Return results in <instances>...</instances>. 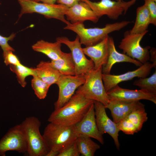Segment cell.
<instances>
[{"label": "cell", "instance_id": "obj_1", "mask_svg": "<svg viewBox=\"0 0 156 156\" xmlns=\"http://www.w3.org/2000/svg\"><path fill=\"white\" fill-rule=\"evenodd\" d=\"M94 101L75 93L63 106L54 110L48 121L64 125H74L83 118Z\"/></svg>", "mask_w": 156, "mask_h": 156}, {"label": "cell", "instance_id": "obj_2", "mask_svg": "<svg viewBox=\"0 0 156 156\" xmlns=\"http://www.w3.org/2000/svg\"><path fill=\"white\" fill-rule=\"evenodd\" d=\"M131 22L129 21H124L107 24L102 28H86L83 22L70 23L66 25L64 29L75 33L79 38L81 44L88 47L97 44L108 36L109 34L121 29Z\"/></svg>", "mask_w": 156, "mask_h": 156}, {"label": "cell", "instance_id": "obj_3", "mask_svg": "<svg viewBox=\"0 0 156 156\" xmlns=\"http://www.w3.org/2000/svg\"><path fill=\"white\" fill-rule=\"evenodd\" d=\"M43 137L49 150L59 153L71 145L78 136L75 126L49 122L45 127Z\"/></svg>", "mask_w": 156, "mask_h": 156}, {"label": "cell", "instance_id": "obj_4", "mask_svg": "<svg viewBox=\"0 0 156 156\" xmlns=\"http://www.w3.org/2000/svg\"><path fill=\"white\" fill-rule=\"evenodd\" d=\"M102 68L101 66L84 75L85 81L77 88L75 93L81 94L86 99L99 102L106 107L109 98L104 86Z\"/></svg>", "mask_w": 156, "mask_h": 156}, {"label": "cell", "instance_id": "obj_5", "mask_svg": "<svg viewBox=\"0 0 156 156\" xmlns=\"http://www.w3.org/2000/svg\"><path fill=\"white\" fill-rule=\"evenodd\" d=\"M26 138L27 152L29 156H46L49 150L40 132L41 123L34 116L26 118L21 123Z\"/></svg>", "mask_w": 156, "mask_h": 156}, {"label": "cell", "instance_id": "obj_6", "mask_svg": "<svg viewBox=\"0 0 156 156\" xmlns=\"http://www.w3.org/2000/svg\"><path fill=\"white\" fill-rule=\"evenodd\" d=\"M21 9L19 18L26 14L38 13L48 18H53L60 21L67 25L70 22L65 18V14L68 7L58 4H47L30 0H17Z\"/></svg>", "mask_w": 156, "mask_h": 156}, {"label": "cell", "instance_id": "obj_7", "mask_svg": "<svg viewBox=\"0 0 156 156\" xmlns=\"http://www.w3.org/2000/svg\"><path fill=\"white\" fill-rule=\"evenodd\" d=\"M148 32L147 30L142 33L133 34L127 31L120 43L119 48L123 51V53L126 54L142 64L145 63L150 60L149 50L151 47L148 46L143 47L140 45V42Z\"/></svg>", "mask_w": 156, "mask_h": 156}, {"label": "cell", "instance_id": "obj_8", "mask_svg": "<svg viewBox=\"0 0 156 156\" xmlns=\"http://www.w3.org/2000/svg\"><path fill=\"white\" fill-rule=\"evenodd\" d=\"M56 41L66 45L70 49L75 65V75H85L94 69L93 62L86 57L77 36L73 41L65 36L57 37Z\"/></svg>", "mask_w": 156, "mask_h": 156}, {"label": "cell", "instance_id": "obj_9", "mask_svg": "<svg viewBox=\"0 0 156 156\" xmlns=\"http://www.w3.org/2000/svg\"><path fill=\"white\" fill-rule=\"evenodd\" d=\"M27 145L21 124L11 128L0 140V155L5 156L8 151L27 152Z\"/></svg>", "mask_w": 156, "mask_h": 156}, {"label": "cell", "instance_id": "obj_10", "mask_svg": "<svg viewBox=\"0 0 156 156\" xmlns=\"http://www.w3.org/2000/svg\"><path fill=\"white\" fill-rule=\"evenodd\" d=\"M84 75H62L56 83L59 88L58 99L54 103L55 109L65 105L74 94L76 90L84 83Z\"/></svg>", "mask_w": 156, "mask_h": 156}, {"label": "cell", "instance_id": "obj_11", "mask_svg": "<svg viewBox=\"0 0 156 156\" xmlns=\"http://www.w3.org/2000/svg\"><path fill=\"white\" fill-rule=\"evenodd\" d=\"M153 68H155L154 65L148 61L137 69L122 74L114 75L102 73V79L105 90L107 92L119 83L131 80L135 77H146Z\"/></svg>", "mask_w": 156, "mask_h": 156}, {"label": "cell", "instance_id": "obj_12", "mask_svg": "<svg viewBox=\"0 0 156 156\" xmlns=\"http://www.w3.org/2000/svg\"><path fill=\"white\" fill-rule=\"evenodd\" d=\"M94 104L96 123L99 132L102 135L107 133L111 136L116 148L119 150L120 144L118 137L120 130L117 124L108 117L106 112V108L103 104L96 101H94Z\"/></svg>", "mask_w": 156, "mask_h": 156}, {"label": "cell", "instance_id": "obj_13", "mask_svg": "<svg viewBox=\"0 0 156 156\" xmlns=\"http://www.w3.org/2000/svg\"><path fill=\"white\" fill-rule=\"evenodd\" d=\"M82 1L89 5L99 18L105 15L111 19L116 20L124 12L125 1L121 0H101L97 2L90 0Z\"/></svg>", "mask_w": 156, "mask_h": 156}, {"label": "cell", "instance_id": "obj_14", "mask_svg": "<svg viewBox=\"0 0 156 156\" xmlns=\"http://www.w3.org/2000/svg\"><path fill=\"white\" fill-rule=\"evenodd\" d=\"M75 126L78 136L94 138L101 144H104L103 135L99 132L96 123L94 103L83 118Z\"/></svg>", "mask_w": 156, "mask_h": 156}, {"label": "cell", "instance_id": "obj_15", "mask_svg": "<svg viewBox=\"0 0 156 156\" xmlns=\"http://www.w3.org/2000/svg\"><path fill=\"white\" fill-rule=\"evenodd\" d=\"M109 99L127 101L147 100L156 104V94L140 90H132L123 88L118 85L107 92Z\"/></svg>", "mask_w": 156, "mask_h": 156}, {"label": "cell", "instance_id": "obj_16", "mask_svg": "<svg viewBox=\"0 0 156 156\" xmlns=\"http://www.w3.org/2000/svg\"><path fill=\"white\" fill-rule=\"evenodd\" d=\"M144 106L140 101H127L109 99L106 108L111 112L113 121L116 123L126 118L133 111Z\"/></svg>", "mask_w": 156, "mask_h": 156}, {"label": "cell", "instance_id": "obj_17", "mask_svg": "<svg viewBox=\"0 0 156 156\" xmlns=\"http://www.w3.org/2000/svg\"><path fill=\"white\" fill-rule=\"evenodd\" d=\"M66 20L71 23L79 22H83L89 21L97 23L99 18L89 5L86 2L81 1L68 7L65 14Z\"/></svg>", "mask_w": 156, "mask_h": 156}, {"label": "cell", "instance_id": "obj_18", "mask_svg": "<svg viewBox=\"0 0 156 156\" xmlns=\"http://www.w3.org/2000/svg\"><path fill=\"white\" fill-rule=\"evenodd\" d=\"M109 36L99 42L82 48L85 55L90 57L94 64V69L103 66L106 63L109 54Z\"/></svg>", "mask_w": 156, "mask_h": 156}, {"label": "cell", "instance_id": "obj_19", "mask_svg": "<svg viewBox=\"0 0 156 156\" xmlns=\"http://www.w3.org/2000/svg\"><path fill=\"white\" fill-rule=\"evenodd\" d=\"M109 54L106 63L102 66L103 73L110 74L113 66L117 63L126 62L140 66L142 64L125 54L118 52L116 48L113 38L109 36Z\"/></svg>", "mask_w": 156, "mask_h": 156}, {"label": "cell", "instance_id": "obj_20", "mask_svg": "<svg viewBox=\"0 0 156 156\" xmlns=\"http://www.w3.org/2000/svg\"><path fill=\"white\" fill-rule=\"evenodd\" d=\"M61 44L57 41L51 42L40 40L34 44L32 48L34 51L42 53L54 60L61 58L64 53L61 50Z\"/></svg>", "mask_w": 156, "mask_h": 156}, {"label": "cell", "instance_id": "obj_21", "mask_svg": "<svg viewBox=\"0 0 156 156\" xmlns=\"http://www.w3.org/2000/svg\"><path fill=\"white\" fill-rule=\"evenodd\" d=\"M35 69L36 76L50 86L55 84L62 75L49 61H40Z\"/></svg>", "mask_w": 156, "mask_h": 156}, {"label": "cell", "instance_id": "obj_22", "mask_svg": "<svg viewBox=\"0 0 156 156\" xmlns=\"http://www.w3.org/2000/svg\"><path fill=\"white\" fill-rule=\"evenodd\" d=\"M136 15L134 25L129 31L131 34L140 33L147 30L151 24V17L148 9L145 4L138 7L136 9Z\"/></svg>", "mask_w": 156, "mask_h": 156}, {"label": "cell", "instance_id": "obj_23", "mask_svg": "<svg viewBox=\"0 0 156 156\" xmlns=\"http://www.w3.org/2000/svg\"><path fill=\"white\" fill-rule=\"evenodd\" d=\"M51 66L63 75H75V65L71 53H64L62 57L50 62Z\"/></svg>", "mask_w": 156, "mask_h": 156}, {"label": "cell", "instance_id": "obj_24", "mask_svg": "<svg viewBox=\"0 0 156 156\" xmlns=\"http://www.w3.org/2000/svg\"><path fill=\"white\" fill-rule=\"evenodd\" d=\"M76 142L78 151L83 156H94L96 151L100 147L99 145L88 137L79 136Z\"/></svg>", "mask_w": 156, "mask_h": 156}, {"label": "cell", "instance_id": "obj_25", "mask_svg": "<svg viewBox=\"0 0 156 156\" xmlns=\"http://www.w3.org/2000/svg\"><path fill=\"white\" fill-rule=\"evenodd\" d=\"M10 68L12 71L16 74L18 82L23 88L25 87L27 84L25 81L27 77L36 75L35 68L28 67L21 63L16 65H10Z\"/></svg>", "mask_w": 156, "mask_h": 156}, {"label": "cell", "instance_id": "obj_26", "mask_svg": "<svg viewBox=\"0 0 156 156\" xmlns=\"http://www.w3.org/2000/svg\"><path fill=\"white\" fill-rule=\"evenodd\" d=\"M133 84L141 89L156 94V70L149 77L139 78L134 81Z\"/></svg>", "mask_w": 156, "mask_h": 156}, {"label": "cell", "instance_id": "obj_27", "mask_svg": "<svg viewBox=\"0 0 156 156\" xmlns=\"http://www.w3.org/2000/svg\"><path fill=\"white\" fill-rule=\"evenodd\" d=\"M126 118L135 125L138 131L141 129L143 124L148 119L144 106L133 111Z\"/></svg>", "mask_w": 156, "mask_h": 156}, {"label": "cell", "instance_id": "obj_28", "mask_svg": "<svg viewBox=\"0 0 156 156\" xmlns=\"http://www.w3.org/2000/svg\"><path fill=\"white\" fill-rule=\"evenodd\" d=\"M31 85L35 94L40 99L46 98L50 86L37 76L33 77Z\"/></svg>", "mask_w": 156, "mask_h": 156}, {"label": "cell", "instance_id": "obj_29", "mask_svg": "<svg viewBox=\"0 0 156 156\" xmlns=\"http://www.w3.org/2000/svg\"><path fill=\"white\" fill-rule=\"evenodd\" d=\"M116 124L120 131H122L126 134L133 135L138 132L135 125L127 118Z\"/></svg>", "mask_w": 156, "mask_h": 156}, {"label": "cell", "instance_id": "obj_30", "mask_svg": "<svg viewBox=\"0 0 156 156\" xmlns=\"http://www.w3.org/2000/svg\"><path fill=\"white\" fill-rule=\"evenodd\" d=\"M150 16L151 24L156 25V0H144Z\"/></svg>", "mask_w": 156, "mask_h": 156}, {"label": "cell", "instance_id": "obj_31", "mask_svg": "<svg viewBox=\"0 0 156 156\" xmlns=\"http://www.w3.org/2000/svg\"><path fill=\"white\" fill-rule=\"evenodd\" d=\"M12 51H9L3 53L4 62L6 66L8 65H17L21 64L18 57Z\"/></svg>", "mask_w": 156, "mask_h": 156}, {"label": "cell", "instance_id": "obj_32", "mask_svg": "<svg viewBox=\"0 0 156 156\" xmlns=\"http://www.w3.org/2000/svg\"><path fill=\"white\" fill-rule=\"evenodd\" d=\"M76 140L71 145L60 152L58 156H79Z\"/></svg>", "mask_w": 156, "mask_h": 156}, {"label": "cell", "instance_id": "obj_33", "mask_svg": "<svg viewBox=\"0 0 156 156\" xmlns=\"http://www.w3.org/2000/svg\"><path fill=\"white\" fill-rule=\"evenodd\" d=\"M15 36V34H13L8 37H5L0 35V46L3 50V53L9 51H15L14 49L8 44L9 40H12Z\"/></svg>", "mask_w": 156, "mask_h": 156}, {"label": "cell", "instance_id": "obj_34", "mask_svg": "<svg viewBox=\"0 0 156 156\" xmlns=\"http://www.w3.org/2000/svg\"><path fill=\"white\" fill-rule=\"evenodd\" d=\"M81 1L82 0H57V2L58 4L70 7Z\"/></svg>", "mask_w": 156, "mask_h": 156}, {"label": "cell", "instance_id": "obj_35", "mask_svg": "<svg viewBox=\"0 0 156 156\" xmlns=\"http://www.w3.org/2000/svg\"><path fill=\"white\" fill-rule=\"evenodd\" d=\"M150 55V60L154 65L155 68H156V50L154 48H151L149 51Z\"/></svg>", "mask_w": 156, "mask_h": 156}, {"label": "cell", "instance_id": "obj_36", "mask_svg": "<svg viewBox=\"0 0 156 156\" xmlns=\"http://www.w3.org/2000/svg\"><path fill=\"white\" fill-rule=\"evenodd\" d=\"M137 0H131L127 2L125 1L124 14L126 12L128 8L133 5L135 3Z\"/></svg>", "mask_w": 156, "mask_h": 156}, {"label": "cell", "instance_id": "obj_37", "mask_svg": "<svg viewBox=\"0 0 156 156\" xmlns=\"http://www.w3.org/2000/svg\"><path fill=\"white\" fill-rule=\"evenodd\" d=\"M57 1V0H33L32 1L38 2L41 1L42 2V3L47 4H55Z\"/></svg>", "mask_w": 156, "mask_h": 156}, {"label": "cell", "instance_id": "obj_38", "mask_svg": "<svg viewBox=\"0 0 156 156\" xmlns=\"http://www.w3.org/2000/svg\"><path fill=\"white\" fill-rule=\"evenodd\" d=\"M59 154L57 152L51 150L49 151L46 156H58Z\"/></svg>", "mask_w": 156, "mask_h": 156}, {"label": "cell", "instance_id": "obj_39", "mask_svg": "<svg viewBox=\"0 0 156 156\" xmlns=\"http://www.w3.org/2000/svg\"><path fill=\"white\" fill-rule=\"evenodd\" d=\"M30 0V1H33V0Z\"/></svg>", "mask_w": 156, "mask_h": 156}]
</instances>
